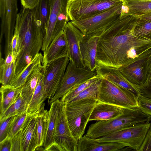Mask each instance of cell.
Returning a JSON list of instances; mask_svg holds the SVG:
<instances>
[{"label": "cell", "mask_w": 151, "mask_h": 151, "mask_svg": "<svg viewBox=\"0 0 151 151\" xmlns=\"http://www.w3.org/2000/svg\"><path fill=\"white\" fill-rule=\"evenodd\" d=\"M27 116V111L21 115L15 116L10 127L6 138L11 139L21 130Z\"/></svg>", "instance_id": "cell-35"}, {"label": "cell", "mask_w": 151, "mask_h": 151, "mask_svg": "<svg viewBox=\"0 0 151 151\" xmlns=\"http://www.w3.org/2000/svg\"><path fill=\"white\" fill-rule=\"evenodd\" d=\"M146 0V1H151V0Z\"/></svg>", "instance_id": "cell-48"}, {"label": "cell", "mask_w": 151, "mask_h": 151, "mask_svg": "<svg viewBox=\"0 0 151 151\" xmlns=\"http://www.w3.org/2000/svg\"><path fill=\"white\" fill-rule=\"evenodd\" d=\"M150 125L139 151H151V119Z\"/></svg>", "instance_id": "cell-40"}, {"label": "cell", "mask_w": 151, "mask_h": 151, "mask_svg": "<svg viewBox=\"0 0 151 151\" xmlns=\"http://www.w3.org/2000/svg\"><path fill=\"white\" fill-rule=\"evenodd\" d=\"M123 0H69L67 12L68 22L93 17L122 3Z\"/></svg>", "instance_id": "cell-5"}, {"label": "cell", "mask_w": 151, "mask_h": 151, "mask_svg": "<svg viewBox=\"0 0 151 151\" xmlns=\"http://www.w3.org/2000/svg\"><path fill=\"white\" fill-rule=\"evenodd\" d=\"M42 54L39 53L16 77L9 86L14 88L22 87L29 75L40 64H42Z\"/></svg>", "instance_id": "cell-27"}, {"label": "cell", "mask_w": 151, "mask_h": 151, "mask_svg": "<svg viewBox=\"0 0 151 151\" xmlns=\"http://www.w3.org/2000/svg\"><path fill=\"white\" fill-rule=\"evenodd\" d=\"M18 11L17 0H0V37L4 35L5 43L8 44L14 35Z\"/></svg>", "instance_id": "cell-13"}, {"label": "cell", "mask_w": 151, "mask_h": 151, "mask_svg": "<svg viewBox=\"0 0 151 151\" xmlns=\"http://www.w3.org/2000/svg\"><path fill=\"white\" fill-rule=\"evenodd\" d=\"M123 113V108L97 101L90 117L89 121H104L113 119Z\"/></svg>", "instance_id": "cell-21"}, {"label": "cell", "mask_w": 151, "mask_h": 151, "mask_svg": "<svg viewBox=\"0 0 151 151\" xmlns=\"http://www.w3.org/2000/svg\"><path fill=\"white\" fill-rule=\"evenodd\" d=\"M150 122L124 128L95 139L99 142L111 141L124 143L139 151L150 126Z\"/></svg>", "instance_id": "cell-9"}, {"label": "cell", "mask_w": 151, "mask_h": 151, "mask_svg": "<svg viewBox=\"0 0 151 151\" xmlns=\"http://www.w3.org/2000/svg\"><path fill=\"white\" fill-rule=\"evenodd\" d=\"M97 100L87 98L64 104L68 123L75 139L78 141L85 129Z\"/></svg>", "instance_id": "cell-4"}, {"label": "cell", "mask_w": 151, "mask_h": 151, "mask_svg": "<svg viewBox=\"0 0 151 151\" xmlns=\"http://www.w3.org/2000/svg\"><path fill=\"white\" fill-rule=\"evenodd\" d=\"M97 101L122 108L138 107L137 95L104 79L102 80Z\"/></svg>", "instance_id": "cell-6"}, {"label": "cell", "mask_w": 151, "mask_h": 151, "mask_svg": "<svg viewBox=\"0 0 151 151\" xmlns=\"http://www.w3.org/2000/svg\"><path fill=\"white\" fill-rule=\"evenodd\" d=\"M40 0H20L22 7L32 9L39 3Z\"/></svg>", "instance_id": "cell-42"}, {"label": "cell", "mask_w": 151, "mask_h": 151, "mask_svg": "<svg viewBox=\"0 0 151 151\" xmlns=\"http://www.w3.org/2000/svg\"><path fill=\"white\" fill-rule=\"evenodd\" d=\"M63 33L68 44L69 60L77 67L86 68L82 60L80 47V41L84 36L83 34L71 21L67 24Z\"/></svg>", "instance_id": "cell-14"}, {"label": "cell", "mask_w": 151, "mask_h": 151, "mask_svg": "<svg viewBox=\"0 0 151 151\" xmlns=\"http://www.w3.org/2000/svg\"><path fill=\"white\" fill-rule=\"evenodd\" d=\"M0 63V82L2 85L9 86L16 78L15 62L7 64L4 62V59L1 57V52Z\"/></svg>", "instance_id": "cell-29"}, {"label": "cell", "mask_w": 151, "mask_h": 151, "mask_svg": "<svg viewBox=\"0 0 151 151\" xmlns=\"http://www.w3.org/2000/svg\"><path fill=\"white\" fill-rule=\"evenodd\" d=\"M43 51L42 65L44 67L52 61L61 58L68 57V47L63 32L54 37L49 46Z\"/></svg>", "instance_id": "cell-18"}, {"label": "cell", "mask_w": 151, "mask_h": 151, "mask_svg": "<svg viewBox=\"0 0 151 151\" xmlns=\"http://www.w3.org/2000/svg\"><path fill=\"white\" fill-rule=\"evenodd\" d=\"M11 151H22L20 130L11 139Z\"/></svg>", "instance_id": "cell-39"}, {"label": "cell", "mask_w": 151, "mask_h": 151, "mask_svg": "<svg viewBox=\"0 0 151 151\" xmlns=\"http://www.w3.org/2000/svg\"><path fill=\"white\" fill-rule=\"evenodd\" d=\"M15 116L0 121V142L7 138L10 127Z\"/></svg>", "instance_id": "cell-37"}, {"label": "cell", "mask_w": 151, "mask_h": 151, "mask_svg": "<svg viewBox=\"0 0 151 151\" xmlns=\"http://www.w3.org/2000/svg\"><path fill=\"white\" fill-rule=\"evenodd\" d=\"M129 8L128 15L138 16L151 12V1L142 0H125Z\"/></svg>", "instance_id": "cell-32"}, {"label": "cell", "mask_w": 151, "mask_h": 151, "mask_svg": "<svg viewBox=\"0 0 151 151\" xmlns=\"http://www.w3.org/2000/svg\"><path fill=\"white\" fill-rule=\"evenodd\" d=\"M61 102L58 99L50 104L48 111V121L43 146L45 148L49 146L53 141L57 118Z\"/></svg>", "instance_id": "cell-24"}, {"label": "cell", "mask_w": 151, "mask_h": 151, "mask_svg": "<svg viewBox=\"0 0 151 151\" xmlns=\"http://www.w3.org/2000/svg\"><path fill=\"white\" fill-rule=\"evenodd\" d=\"M133 34L138 37L151 40V21L140 19L134 28Z\"/></svg>", "instance_id": "cell-33"}, {"label": "cell", "mask_w": 151, "mask_h": 151, "mask_svg": "<svg viewBox=\"0 0 151 151\" xmlns=\"http://www.w3.org/2000/svg\"><path fill=\"white\" fill-rule=\"evenodd\" d=\"M129 8L125 0H123L121 8L120 17L128 16L129 12Z\"/></svg>", "instance_id": "cell-44"}, {"label": "cell", "mask_w": 151, "mask_h": 151, "mask_svg": "<svg viewBox=\"0 0 151 151\" xmlns=\"http://www.w3.org/2000/svg\"><path fill=\"white\" fill-rule=\"evenodd\" d=\"M43 70L44 69L28 107L27 113L29 115H33L39 111L44 101L48 98L43 88Z\"/></svg>", "instance_id": "cell-25"}, {"label": "cell", "mask_w": 151, "mask_h": 151, "mask_svg": "<svg viewBox=\"0 0 151 151\" xmlns=\"http://www.w3.org/2000/svg\"><path fill=\"white\" fill-rule=\"evenodd\" d=\"M140 19L151 21V12L138 16Z\"/></svg>", "instance_id": "cell-46"}, {"label": "cell", "mask_w": 151, "mask_h": 151, "mask_svg": "<svg viewBox=\"0 0 151 151\" xmlns=\"http://www.w3.org/2000/svg\"><path fill=\"white\" fill-rule=\"evenodd\" d=\"M151 56L137 60L119 69L124 77L132 83L141 86L146 82Z\"/></svg>", "instance_id": "cell-15"}, {"label": "cell", "mask_w": 151, "mask_h": 151, "mask_svg": "<svg viewBox=\"0 0 151 151\" xmlns=\"http://www.w3.org/2000/svg\"><path fill=\"white\" fill-rule=\"evenodd\" d=\"M96 75V71H92L86 68L77 67L69 60L56 92L48 102V104L61 98L70 89Z\"/></svg>", "instance_id": "cell-10"}, {"label": "cell", "mask_w": 151, "mask_h": 151, "mask_svg": "<svg viewBox=\"0 0 151 151\" xmlns=\"http://www.w3.org/2000/svg\"><path fill=\"white\" fill-rule=\"evenodd\" d=\"M53 138V142L58 144L63 151H77L78 141L74 137L70 130L66 117L64 104L62 102Z\"/></svg>", "instance_id": "cell-12"}, {"label": "cell", "mask_w": 151, "mask_h": 151, "mask_svg": "<svg viewBox=\"0 0 151 151\" xmlns=\"http://www.w3.org/2000/svg\"><path fill=\"white\" fill-rule=\"evenodd\" d=\"M14 32L19 35L20 45L15 63L16 77L39 53L42 46L44 35L33 9L22 7L18 13Z\"/></svg>", "instance_id": "cell-2"}, {"label": "cell", "mask_w": 151, "mask_h": 151, "mask_svg": "<svg viewBox=\"0 0 151 151\" xmlns=\"http://www.w3.org/2000/svg\"><path fill=\"white\" fill-rule=\"evenodd\" d=\"M96 74L100 76L103 79L131 91L137 96L140 94L139 86L133 84L126 79L119 68L101 66L96 68Z\"/></svg>", "instance_id": "cell-16"}, {"label": "cell", "mask_w": 151, "mask_h": 151, "mask_svg": "<svg viewBox=\"0 0 151 151\" xmlns=\"http://www.w3.org/2000/svg\"><path fill=\"white\" fill-rule=\"evenodd\" d=\"M44 67L40 64L31 73L22 86L20 93L28 106L37 84L39 78L42 73Z\"/></svg>", "instance_id": "cell-22"}, {"label": "cell", "mask_w": 151, "mask_h": 151, "mask_svg": "<svg viewBox=\"0 0 151 151\" xmlns=\"http://www.w3.org/2000/svg\"><path fill=\"white\" fill-rule=\"evenodd\" d=\"M44 151H63V150L58 144L53 142L49 146L45 148Z\"/></svg>", "instance_id": "cell-45"}, {"label": "cell", "mask_w": 151, "mask_h": 151, "mask_svg": "<svg viewBox=\"0 0 151 151\" xmlns=\"http://www.w3.org/2000/svg\"><path fill=\"white\" fill-rule=\"evenodd\" d=\"M28 107L20 94L15 102L3 114L0 115V121L21 115L27 111Z\"/></svg>", "instance_id": "cell-31"}, {"label": "cell", "mask_w": 151, "mask_h": 151, "mask_svg": "<svg viewBox=\"0 0 151 151\" xmlns=\"http://www.w3.org/2000/svg\"><path fill=\"white\" fill-rule=\"evenodd\" d=\"M48 111L45 109L43 104L38 112L33 151L43 146L48 121Z\"/></svg>", "instance_id": "cell-23"}, {"label": "cell", "mask_w": 151, "mask_h": 151, "mask_svg": "<svg viewBox=\"0 0 151 151\" xmlns=\"http://www.w3.org/2000/svg\"><path fill=\"white\" fill-rule=\"evenodd\" d=\"M140 94L151 99V80L147 84L139 87Z\"/></svg>", "instance_id": "cell-41"}, {"label": "cell", "mask_w": 151, "mask_h": 151, "mask_svg": "<svg viewBox=\"0 0 151 151\" xmlns=\"http://www.w3.org/2000/svg\"><path fill=\"white\" fill-rule=\"evenodd\" d=\"M38 112L28 114L20 130L22 151H33Z\"/></svg>", "instance_id": "cell-20"}, {"label": "cell", "mask_w": 151, "mask_h": 151, "mask_svg": "<svg viewBox=\"0 0 151 151\" xmlns=\"http://www.w3.org/2000/svg\"><path fill=\"white\" fill-rule=\"evenodd\" d=\"M33 10L36 20L41 26L44 37L50 16L49 0H40Z\"/></svg>", "instance_id": "cell-28"}, {"label": "cell", "mask_w": 151, "mask_h": 151, "mask_svg": "<svg viewBox=\"0 0 151 151\" xmlns=\"http://www.w3.org/2000/svg\"><path fill=\"white\" fill-rule=\"evenodd\" d=\"M11 139L6 138L0 142V151H11Z\"/></svg>", "instance_id": "cell-43"}, {"label": "cell", "mask_w": 151, "mask_h": 151, "mask_svg": "<svg viewBox=\"0 0 151 151\" xmlns=\"http://www.w3.org/2000/svg\"><path fill=\"white\" fill-rule=\"evenodd\" d=\"M20 41L19 36L17 33L14 32L11 41V50L15 63L20 52Z\"/></svg>", "instance_id": "cell-38"}, {"label": "cell", "mask_w": 151, "mask_h": 151, "mask_svg": "<svg viewBox=\"0 0 151 151\" xmlns=\"http://www.w3.org/2000/svg\"><path fill=\"white\" fill-rule=\"evenodd\" d=\"M151 116L138 108H123V113L113 119L100 121L90 125L86 136L95 139L124 128L150 122Z\"/></svg>", "instance_id": "cell-3"}, {"label": "cell", "mask_w": 151, "mask_h": 151, "mask_svg": "<svg viewBox=\"0 0 151 151\" xmlns=\"http://www.w3.org/2000/svg\"><path fill=\"white\" fill-rule=\"evenodd\" d=\"M122 3L93 17L72 22L84 36L99 37L106 27L120 17Z\"/></svg>", "instance_id": "cell-8"}, {"label": "cell", "mask_w": 151, "mask_h": 151, "mask_svg": "<svg viewBox=\"0 0 151 151\" xmlns=\"http://www.w3.org/2000/svg\"><path fill=\"white\" fill-rule=\"evenodd\" d=\"M68 57L52 61L44 67L43 88L48 102L54 96L69 62Z\"/></svg>", "instance_id": "cell-11"}, {"label": "cell", "mask_w": 151, "mask_h": 151, "mask_svg": "<svg viewBox=\"0 0 151 151\" xmlns=\"http://www.w3.org/2000/svg\"><path fill=\"white\" fill-rule=\"evenodd\" d=\"M126 146L119 142H99L85 135L78 141L77 151H121Z\"/></svg>", "instance_id": "cell-19"}, {"label": "cell", "mask_w": 151, "mask_h": 151, "mask_svg": "<svg viewBox=\"0 0 151 151\" xmlns=\"http://www.w3.org/2000/svg\"><path fill=\"white\" fill-rule=\"evenodd\" d=\"M22 87L14 88L9 86H1L0 89V115L3 114L15 102L21 92Z\"/></svg>", "instance_id": "cell-26"}, {"label": "cell", "mask_w": 151, "mask_h": 151, "mask_svg": "<svg viewBox=\"0 0 151 151\" xmlns=\"http://www.w3.org/2000/svg\"><path fill=\"white\" fill-rule=\"evenodd\" d=\"M102 80V79L92 84L80 93L71 101L87 98H93L97 100Z\"/></svg>", "instance_id": "cell-34"}, {"label": "cell", "mask_w": 151, "mask_h": 151, "mask_svg": "<svg viewBox=\"0 0 151 151\" xmlns=\"http://www.w3.org/2000/svg\"><path fill=\"white\" fill-rule=\"evenodd\" d=\"M151 80V60L149 67L148 73L147 81L143 85H144L147 84ZM142 85V86H143Z\"/></svg>", "instance_id": "cell-47"}, {"label": "cell", "mask_w": 151, "mask_h": 151, "mask_svg": "<svg viewBox=\"0 0 151 151\" xmlns=\"http://www.w3.org/2000/svg\"><path fill=\"white\" fill-rule=\"evenodd\" d=\"M137 101L141 111L151 116V99L139 94L137 96Z\"/></svg>", "instance_id": "cell-36"}, {"label": "cell", "mask_w": 151, "mask_h": 151, "mask_svg": "<svg viewBox=\"0 0 151 151\" xmlns=\"http://www.w3.org/2000/svg\"><path fill=\"white\" fill-rule=\"evenodd\" d=\"M69 0H49L50 11L41 48L44 51L53 38L63 33L68 22L67 7Z\"/></svg>", "instance_id": "cell-7"}, {"label": "cell", "mask_w": 151, "mask_h": 151, "mask_svg": "<svg viewBox=\"0 0 151 151\" xmlns=\"http://www.w3.org/2000/svg\"><path fill=\"white\" fill-rule=\"evenodd\" d=\"M103 79L96 74L86 81L74 87L65 94L60 101L64 104L70 102L80 93L95 82Z\"/></svg>", "instance_id": "cell-30"}, {"label": "cell", "mask_w": 151, "mask_h": 151, "mask_svg": "<svg viewBox=\"0 0 151 151\" xmlns=\"http://www.w3.org/2000/svg\"><path fill=\"white\" fill-rule=\"evenodd\" d=\"M99 37L84 36L80 42L82 58L85 67L95 71L97 66V52Z\"/></svg>", "instance_id": "cell-17"}, {"label": "cell", "mask_w": 151, "mask_h": 151, "mask_svg": "<svg viewBox=\"0 0 151 151\" xmlns=\"http://www.w3.org/2000/svg\"><path fill=\"white\" fill-rule=\"evenodd\" d=\"M139 21L132 17L119 18L109 28L106 36L99 38L97 67L104 66L119 68L151 56V40L133 34Z\"/></svg>", "instance_id": "cell-1"}]
</instances>
